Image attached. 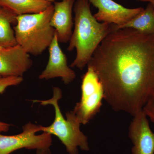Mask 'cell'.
Instances as JSON below:
<instances>
[{"label": "cell", "mask_w": 154, "mask_h": 154, "mask_svg": "<svg viewBox=\"0 0 154 154\" xmlns=\"http://www.w3.org/2000/svg\"><path fill=\"white\" fill-rule=\"evenodd\" d=\"M87 66L98 75L111 108L133 116L154 93V33L129 28L113 30Z\"/></svg>", "instance_id": "1"}, {"label": "cell", "mask_w": 154, "mask_h": 154, "mask_svg": "<svg viewBox=\"0 0 154 154\" xmlns=\"http://www.w3.org/2000/svg\"><path fill=\"white\" fill-rule=\"evenodd\" d=\"M73 11L74 28L67 50L75 49L76 56L69 66L82 70L102 40L113 31V24L98 22L91 13L88 0H76Z\"/></svg>", "instance_id": "2"}, {"label": "cell", "mask_w": 154, "mask_h": 154, "mask_svg": "<svg viewBox=\"0 0 154 154\" xmlns=\"http://www.w3.org/2000/svg\"><path fill=\"white\" fill-rule=\"evenodd\" d=\"M53 12L52 4L38 14L16 17L17 25L14 28L16 41L28 54L40 55L51 44L55 33L50 24Z\"/></svg>", "instance_id": "3"}, {"label": "cell", "mask_w": 154, "mask_h": 154, "mask_svg": "<svg viewBox=\"0 0 154 154\" xmlns=\"http://www.w3.org/2000/svg\"><path fill=\"white\" fill-rule=\"evenodd\" d=\"M53 95L51 99L45 100H34L41 105H52L55 111V118L52 124L48 126L39 125V131L55 135L63 144L69 154H79L78 148L84 151L90 150L88 137L80 129L81 123L72 111L66 113L64 118L59 105V101L62 97L61 90L53 87Z\"/></svg>", "instance_id": "4"}, {"label": "cell", "mask_w": 154, "mask_h": 154, "mask_svg": "<svg viewBox=\"0 0 154 154\" xmlns=\"http://www.w3.org/2000/svg\"><path fill=\"white\" fill-rule=\"evenodd\" d=\"M81 100L72 110L81 124L89 123L99 112L104 99V88L98 75L91 67L82 79Z\"/></svg>", "instance_id": "5"}, {"label": "cell", "mask_w": 154, "mask_h": 154, "mask_svg": "<svg viewBox=\"0 0 154 154\" xmlns=\"http://www.w3.org/2000/svg\"><path fill=\"white\" fill-rule=\"evenodd\" d=\"M39 125L31 122L23 126V131L14 135L7 136L0 134V154H10L12 152L23 148L28 149H49L52 144L51 135L39 132Z\"/></svg>", "instance_id": "6"}, {"label": "cell", "mask_w": 154, "mask_h": 154, "mask_svg": "<svg viewBox=\"0 0 154 154\" xmlns=\"http://www.w3.org/2000/svg\"><path fill=\"white\" fill-rule=\"evenodd\" d=\"M56 33L48 47L49 59L46 67L39 75L40 80H48L60 78L66 85L75 79V72L69 66L66 56L61 49Z\"/></svg>", "instance_id": "7"}, {"label": "cell", "mask_w": 154, "mask_h": 154, "mask_svg": "<svg viewBox=\"0 0 154 154\" xmlns=\"http://www.w3.org/2000/svg\"><path fill=\"white\" fill-rule=\"evenodd\" d=\"M33 64L30 54L19 45L11 47L0 46V75L22 77Z\"/></svg>", "instance_id": "8"}, {"label": "cell", "mask_w": 154, "mask_h": 154, "mask_svg": "<svg viewBox=\"0 0 154 154\" xmlns=\"http://www.w3.org/2000/svg\"><path fill=\"white\" fill-rule=\"evenodd\" d=\"M98 9L94 17L99 22L121 25L132 19L144 10L143 8H128L113 0H88Z\"/></svg>", "instance_id": "9"}, {"label": "cell", "mask_w": 154, "mask_h": 154, "mask_svg": "<svg viewBox=\"0 0 154 154\" xmlns=\"http://www.w3.org/2000/svg\"><path fill=\"white\" fill-rule=\"evenodd\" d=\"M133 117L128 133L133 144L132 154H154V133L150 129L147 116L142 110Z\"/></svg>", "instance_id": "10"}, {"label": "cell", "mask_w": 154, "mask_h": 154, "mask_svg": "<svg viewBox=\"0 0 154 154\" xmlns=\"http://www.w3.org/2000/svg\"><path fill=\"white\" fill-rule=\"evenodd\" d=\"M75 0H62L56 2L50 24L54 28L59 42L66 43L72 33L74 22L72 10Z\"/></svg>", "instance_id": "11"}, {"label": "cell", "mask_w": 154, "mask_h": 154, "mask_svg": "<svg viewBox=\"0 0 154 154\" xmlns=\"http://www.w3.org/2000/svg\"><path fill=\"white\" fill-rule=\"evenodd\" d=\"M51 5L46 0H0V6L17 16L38 14Z\"/></svg>", "instance_id": "12"}, {"label": "cell", "mask_w": 154, "mask_h": 154, "mask_svg": "<svg viewBox=\"0 0 154 154\" xmlns=\"http://www.w3.org/2000/svg\"><path fill=\"white\" fill-rule=\"evenodd\" d=\"M132 28L141 33H154V8L149 3L145 9L132 19L121 25H113V30L122 28Z\"/></svg>", "instance_id": "13"}, {"label": "cell", "mask_w": 154, "mask_h": 154, "mask_svg": "<svg viewBox=\"0 0 154 154\" xmlns=\"http://www.w3.org/2000/svg\"><path fill=\"white\" fill-rule=\"evenodd\" d=\"M15 15L0 6V46L8 47L17 45L14 29L11 24L16 23Z\"/></svg>", "instance_id": "14"}, {"label": "cell", "mask_w": 154, "mask_h": 154, "mask_svg": "<svg viewBox=\"0 0 154 154\" xmlns=\"http://www.w3.org/2000/svg\"><path fill=\"white\" fill-rule=\"evenodd\" d=\"M22 77L8 76L0 78V94H2L9 87L17 86L23 82ZM11 125L0 121V132H7Z\"/></svg>", "instance_id": "15"}, {"label": "cell", "mask_w": 154, "mask_h": 154, "mask_svg": "<svg viewBox=\"0 0 154 154\" xmlns=\"http://www.w3.org/2000/svg\"><path fill=\"white\" fill-rule=\"evenodd\" d=\"M143 110L154 124V93L149 98L143 108Z\"/></svg>", "instance_id": "16"}, {"label": "cell", "mask_w": 154, "mask_h": 154, "mask_svg": "<svg viewBox=\"0 0 154 154\" xmlns=\"http://www.w3.org/2000/svg\"><path fill=\"white\" fill-rule=\"evenodd\" d=\"M36 154H51L49 149H43L36 150Z\"/></svg>", "instance_id": "17"}, {"label": "cell", "mask_w": 154, "mask_h": 154, "mask_svg": "<svg viewBox=\"0 0 154 154\" xmlns=\"http://www.w3.org/2000/svg\"><path fill=\"white\" fill-rule=\"evenodd\" d=\"M139 2H147L149 3H150L154 8V0H138Z\"/></svg>", "instance_id": "18"}, {"label": "cell", "mask_w": 154, "mask_h": 154, "mask_svg": "<svg viewBox=\"0 0 154 154\" xmlns=\"http://www.w3.org/2000/svg\"><path fill=\"white\" fill-rule=\"evenodd\" d=\"M46 1H48V2H50L52 3V2H54L55 0H46Z\"/></svg>", "instance_id": "19"}, {"label": "cell", "mask_w": 154, "mask_h": 154, "mask_svg": "<svg viewBox=\"0 0 154 154\" xmlns=\"http://www.w3.org/2000/svg\"><path fill=\"white\" fill-rule=\"evenodd\" d=\"M1 77H2V76H1L0 75V78H1Z\"/></svg>", "instance_id": "20"}]
</instances>
